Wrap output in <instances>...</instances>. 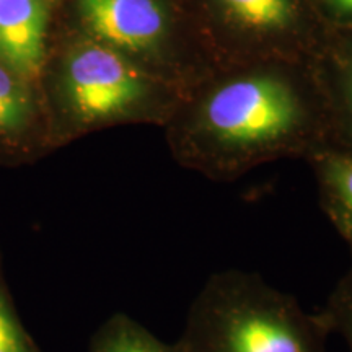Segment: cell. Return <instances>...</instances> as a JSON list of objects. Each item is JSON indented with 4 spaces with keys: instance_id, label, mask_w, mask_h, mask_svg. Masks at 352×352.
Instances as JSON below:
<instances>
[{
    "instance_id": "obj_11",
    "label": "cell",
    "mask_w": 352,
    "mask_h": 352,
    "mask_svg": "<svg viewBox=\"0 0 352 352\" xmlns=\"http://www.w3.org/2000/svg\"><path fill=\"white\" fill-rule=\"evenodd\" d=\"M320 314L329 331L341 334L352 352V267L334 285Z\"/></svg>"
},
{
    "instance_id": "obj_9",
    "label": "cell",
    "mask_w": 352,
    "mask_h": 352,
    "mask_svg": "<svg viewBox=\"0 0 352 352\" xmlns=\"http://www.w3.org/2000/svg\"><path fill=\"white\" fill-rule=\"evenodd\" d=\"M239 23L253 30L284 28L292 19L289 0H219Z\"/></svg>"
},
{
    "instance_id": "obj_8",
    "label": "cell",
    "mask_w": 352,
    "mask_h": 352,
    "mask_svg": "<svg viewBox=\"0 0 352 352\" xmlns=\"http://www.w3.org/2000/svg\"><path fill=\"white\" fill-rule=\"evenodd\" d=\"M320 175L334 222L352 253V155L324 153L320 162Z\"/></svg>"
},
{
    "instance_id": "obj_3",
    "label": "cell",
    "mask_w": 352,
    "mask_h": 352,
    "mask_svg": "<svg viewBox=\"0 0 352 352\" xmlns=\"http://www.w3.org/2000/svg\"><path fill=\"white\" fill-rule=\"evenodd\" d=\"M63 87L77 126L118 120L142 98L145 85L138 69L103 43L78 46L64 65Z\"/></svg>"
},
{
    "instance_id": "obj_4",
    "label": "cell",
    "mask_w": 352,
    "mask_h": 352,
    "mask_svg": "<svg viewBox=\"0 0 352 352\" xmlns=\"http://www.w3.org/2000/svg\"><path fill=\"white\" fill-rule=\"evenodd\" d=\"M78 13L94 36L120 52L152 50L166 28L158 0H78Z\"/></svg>"
},
{
    "instance_id": "obj_6",
    "label": "cell",
    "mask_w": 352,
    "mask_h": 352,
    "mask_svg": "<svg viewBox=\"0 0 352 352\" xmlns=\"http://www.w3.org/2000/svg\"><path fill=\"white\" fill-rule=\"evenodd\" d=\"M34 116L26 82L0 64V152L20 155L30 151Z\"/></svg>"
},
{
    "instance_id": "obj_5",
    "label": "cell",
    "mask_w": 352,
    "mask_h": 352,
    "mask_svg": "<svg viewBox=\"0 0 352 352\" xmlns=\"http://www.w3.org/2000/svg\"><path fill=\"white\" fill-rule=\"evenodd\" d=\"M51 0H0V64L21 80L39 74Z\"/></svg>"
},
{
    "instance_id": "obj_13",
    "label": "cell",
    "mask_w": 352,
    "mask_h": 352,
    "mask_svg": "<svg viewBox=\"0 0 352 352\" xmlns=\"http://www.w3.org/2000/svg\"><path fill=\"white\" fill-rule=\"evenodd\" d=\"M351 96H352V72H351Z\"/></svg>"
},
{
    "instance_id": "obj_1",
    "label": "cell",
    "mask_w": 352,
    "mask_h": 352,
    "mask_svg": "<svg viewBox=\"0 0 352 352\" xmlns=\"http://www.w3.org/2000/svg\"><path fill=\"white\" fill-rule=\"evenodd\" d=\"M327 321L256 272L226 270L188 310L179 352H328Z\"/></svg>"
},
{
    "instance_id": "obj_10",
    "label": "cell",
    "mask_w": 352,
    "mask_h": 352,
    "mask_svg": "<svg viewBox=\"0 0 352 352\" xmlns=\"http://www.w3.org/2000/svg\"><path fill=\"white\" fill-rule=\"evenodd\" d=\"M0 352H44L20 318L0 252Z\"/></svg>"
},
{
    "instance_id": "obj_2",
    "label": "cell",
    "mask_w": 352,
    "mask_h": 352,
    "mask_svg": "<svg viewBox=\"0 0 352 352\" xmlns=\"http://www.w3.org/2000/svg\"><path fill=\"white\" fill-rule=\"evenodd\" d=\"M300 113L292 91L270 77L235 80L210 96L201 135L210 152L245 158L271 151L296 134Z\"/></svg>"
},
{
    "instance_id": "obj_12",
    "label": "cell",
    "mask_w": 352,
    "mask_h": 352,
    "mask_svg": "<svg viewBox=\"0 0 352 352\" xmlns=\"http://www.w3.org/2000/svg\"><path fill=\"white\" fill-rule=\"evenodd\" d=\"M333 2L336 3L342 12L352 13V0H333Z\"/></svg>"
},
{
    "instance_id": "obj_7",
    "label": "cell",
    "mask_w": 352,
    "mask_h": 352,
    "mask_svg": "<svg viewBox=\"0 0 352 352\" xmlns=\"http://www.w3.org/2000/svg\"><path fill=\"white\" fill-rule=\"evenodd\" d=\"M88 352H179L126 314H114L91 334Z\"/></svg>"
}]
</instances>
